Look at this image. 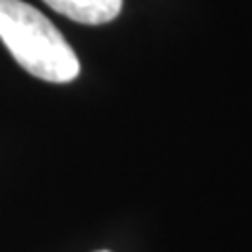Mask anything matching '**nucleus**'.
<instances>
[{
    "label": "nucleus",
    "instance_id": "obj_1",
    "mask_svg": "<svg viewBox=\"0 0 252 252\" xmlns=\"http://www.w3.org/2000/svg\"><path fill=\"white\" fill-rule=\"evenodd\" d=\"M0 40L32 76L65 84L80 74V61L49 17L23 0H0Z\"/></svg>",
    "mask_w": 252,
    "mask_h": 252
},
{
    "label": "nucleus",
    "instance_id": "obj_2",
    "mask_svg": "<svg viewBox=\"0 0 252 252\" xmlns=\"http://www.w3.org/2000/svg\"><path fill=\"white\" fill-rule=\"evenodd\" d=\"M53 11L86 26H101L118 17L122 0H44Z\"/></svg>",
    "mask_w": 252,
    "mask_h": 252
},
{
    "label": "nucleus",
    "instance_id": "obj_3",
    "mask_svg": "<svg viewBox=\"0 0 252 252\" xmlns=\"http://www.w3.org/2000/svg\"><path fill=\"white\" fill-rule=\"evenodd\" d=\"M99 252H107V250H99Z\"/></svg>",
    "mask_w": 252,
    "mask_h": 252
}]
</instances>
